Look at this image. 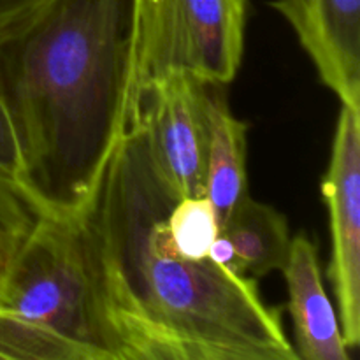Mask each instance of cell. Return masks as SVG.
<instances>
[{
    "label": "cell",
    "mask_w": 360,
    "mask_h": 360,
    "mask_svg": "<svg viewBox=\"0 0 360 360\" xmlns=\"http://www.w3.org/2000/svg\"><path fill=\"white\" fill-rule=\"evenodd\" d=\"M136 0H48L0 32V95L20 185L76 217L130 125Z\"/></svg>",
    "instance_id": "6da1fadb"
},
{
    "label": "cell",
    "mask_w": 360,
    "mask_h": 360,
    "mask_svg": "<svg viewBox=\"0 0 360 360\" xmlns=\"http://www.w3.org/2000/svg\"><path fill=\"white\" fill-rule=\"evenodd\" d=\"M181 197L155 167L143 130L130 123L94 193L79 211L102 304L202 340L288 343L280 309L257 281L207 260L179 255L165 220Z\"/></svg>",
    "instance_id": "7a4b0ae2"
},
{
    "label": "cell",
    "mask_w": 360,
    "mask_h": 360,
    "mask_svg": "<svg viewBox=\"0 0 360 360\" xmlns=\"http://www.w3.org/2000/svg\"><path fill=\"white\" fill-rule=\"evenodd\" d=\"M0 304L32 326L104 352L101 295L77 214L42 218L11 266Z\"/></svg>",
    "instance_id": "3957f363"
},
{
    "label": "cell",
    "mask_w": 360,
    "mask_h": 360,
    "mask_svg": "<svg viewBox=\"0 0 360 360\" xmlns=\"http://www.w3.org/2000/svg\"><path fill=\"white\" fill-rule=\"evenodd\" d=\"M248 0H136L129 111L160 77L186 72L211 86L229 84L245 49Z\"/></svg>",
    "instance_id": "277c9868"
},
{
    "label": "cell",
    "mask_w": 360,
    "mask_h": 360,
    "mask_svg": "<svg viewBox=\"0 0 360 360\" xmlns=\"http://www.w3.org/2000/svg\"><path fill=\"white\" fill-rule=\"evenodd\" d=\"M210 90L192 74L171 72L137 97L130 115L157 171L181 199L206 193Z\"/></svg>",
    "instance_id": "5b68a950"
},
{
    "label": "cell",
    "mask_w": 360,
    "mask_h": 360,
    "mask_svg": "<svg viewBox=\"0 0 360 360\" xmlns=\"http://www.w3.org/2000/svg\"><path fill=\"white\" fill-rule=\"evenodd\" d=\"M322 193L330 225L327 278L343 340L355 348L360 341V109L341 104Z\"/></svg>",
    "instance_id": "8992f818"
},
{
    "label": "cell",
    "mask_w": 360,
    "mask_h": 360,
    "mask_svg": "<svg viewBox=\"0 0 360 360\" xmlns=\"http://www.w3.org/2000/svg\"><path fill=\"white\" fill-rule=\"evenodd\" d=\"M341 104L360 109V0H273Z\"/></svg>",
    "instance_id": "52a82bcc"
},
{
    "label": "cell",
    "mask_w": 360,
    "mask_h": 360,
    "mask_svg": "<svg viewBox=\"0 0 360 360\" xmlns=\"http://www.w3.org/2000/svg\"><path fill=\"white\" fill-rule=\"evenodd\" d=\"M102 350L109 360H301L288 343H232L183 336L102 304Z\"/></svg>",
    "instance_id": "ba28073f"
},
{
    "label": "cell",
    "mask_w": 360,
    "mask_h": 360,
    "mask_svg": "<svg viewBox=\"0 0 360 360\" xmlns=\"http://www.w3.org/2000/svg\"><path fill=\"white\" fill-rule=\"evenodd\" d=\"M288 311L294 322L295 354L301 360H352L338 313L323 287L313 243L304 234L292 238L283 269Z\"/></svg>",
    "instance_id": "9c48e42d"
},
{
    "label": "cell",
    "mask_w": 360,
    "mask_h": 360,
    "mask_svg": "<svg viewBox=\"0 0 360 360\" xmlns=\"http://www.w3.org/2000/svg\"><path fill=\"white\" fill-rule=\"evenodd\" d=\"M290 243L283 214L248 195L218 231L210 260L232 276L257 281L283 269Z\"/></svg>",
    "instance_id": "30bf717a"
},
{
    "label": "cell",
    "mask_w": 360,
    "mask_h": 360,
    "mask_svg": "<svg viewBox=\"0 0 360 360\" xmlns=\"http://www.w3.org/2000/svg\"><path fill=\"white\" fill-rule=\"evenodd\" d=\"M246 132L248 125L232 115L224 95L210 90V143L204 197L210 200L220 227L248 197Z\"/></svg>",
    "instance_id": "8fae6325"
},
{
    "label": "cell",
    "mask_w": 360,
    "mask_h": 360,
    "mask_svg": "<svg viewBox=\"0 0 360 360\" xmlns=\"http://www.w3.org/2000/svg\"><path fill=\"white\" fill-rule=\"evenodd\" d=\"M0 360H109V355L32 326L0 304Z\"/></svg>",
    "instance_id": "7c38bea8"
},
{
    "label": "cell",
    "mask_w": 360,
    "mask_h": 360,
    "mask_svg": "<svg viewBox=\"0 0 360 360\" xmlns=\"http://www.w3.org/2000/svg\"><path fill=\"white\" fill-rule=\"evenodd\" d=\"M46 214L20 183L0 172V295L18 253Z\"/></svg>",
    "instance_id": "4fadbf2b"
},
{
    "label": "cell",
    "mask_w": 360,
    "mask_h": 360,
    "mask_svg": "<svg viewBox=\"0 0 360 360\" xmlns=\"http://www.w3.org/2000/svg\"><path fill=\"white\" fill-rule=\"evenodd\" d=\"M218 231L217 214L206 197L178 199L165 220L169 245L190 260L210 259Z\"/></svg>",
    "instance_id": "5bb4252c"
},
{
    "label": "cell",
    "mask_w": 360,
    "mask_h": 360,
    "mask_svg": "<svg viewBox=\"0 0 360 360\" xmlns=\"http://www.w3.org/2000/svg\"><path fill=\"white\" fill-rule=\"evenodd\" d=\"M0 172L20 183V146H18L16 132H14L13 122H11L6 104H4L2 95H0Z\"/></svg>",
    "instance_id": "9a60e30c"
},
{
    "label": "cell",
    "mask_w": 360,
    "mask_h": 360,
    "mask_svg": "<svg viewBox=\"0 0 360 360\" xmlns=\"http://www.w3.org/2000/svg\"><path fill=\"white\" fill-rule=\"evenodd\" d=\"M48 0H0V32L20 21Z\"/></svg>",
    "instance_id": "2e32d148"
}]
</instances>
